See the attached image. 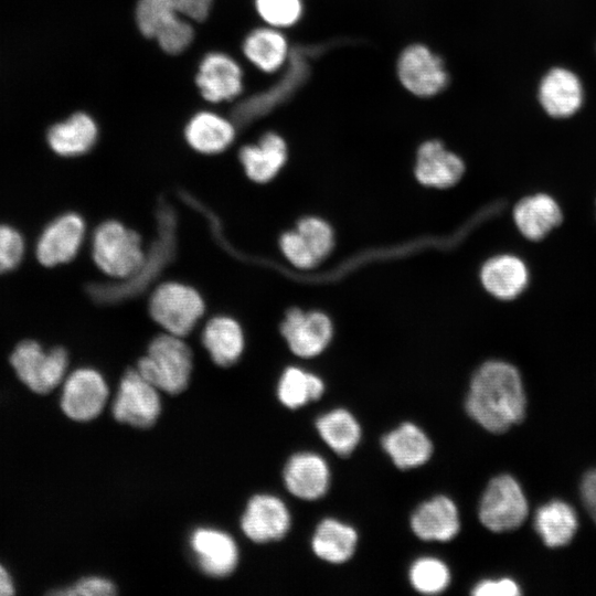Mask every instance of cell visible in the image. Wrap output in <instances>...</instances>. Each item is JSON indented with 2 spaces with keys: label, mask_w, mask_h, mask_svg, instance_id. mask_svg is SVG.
I'll return each instance as SVG.
<instances>
[{
  "label": "cell",
  "mask_w": 596,
  "mask_h": 596,
  "mask_svg": "<svg viewBox=\"0 0 596 596\" xmlns=\"http://www.w3.org/2000/svg\"><path fill=\"white\" fill-rule=\"evenodd\" d=\"M465 407L477 424L494 434L521 423L526 398L519 371L504 361L481 364L471 377Z\"/></svg>",
  "instance_id": "1"
},
{
  "label": "cell",
  "mask_w": 596,
  "mask_h": 596,
  "mask_svg": "<svg viewBox=\"0 0 596 596\" xmlns=\"http://www.w3.org/2000/svg\"><path fill=\"white\" fill-rule=\"evenodd\" d=\"M171 251L166 241L158 240L147 253L140 235L115 220L100 223L92 240L94 263L105 275L123 280L120 287L134 283L146 285L149 280L146 268L156 274Z\"/></svg>",
  "instance_id": "2"
},
{
  "label": "cell",
  "mask_w": 596,
  "mask_h": 596,
  "mask_svg": "<svg viewBox=\"0 0 596 596\" xmlns=\"http://www.w3.org/2000/svg\"><path fill=\"white\" fill-rule=\"evenodd\" d=\"M192 366V353L182 337L164 332L151 340L136 370L159 391L179 394L189 384Z\"/></svg>",
  "instance_id": "3"
},
{
  "label": "cell",
  "mask_w": 596,
  "mask_h": 596,
  "mask_svg": "<svg viewBox=\"0 0 596 596\" xmlns=\"http://www.w3.org/2000/svg\"><path fill=\"white\" fill-rule=\"evenodd\" d=\"M205 311L201 294L193 287L167 281L160 284L149 298V313L166 332L185 337Z\"/></svg>",
  "instance_id": "4"
},
{
  "label": "cell",
  "mask_w": 596,
  "mask_h": 596,
  "mask_svg": "<svg viewBox=\"0 0 596 596\" xmlns=\"http://www.w3.org/2000/svg\"><path fill=\"white\" fill-rule=\"evenodd\" d=\"M10 363L25 386L46 394L65 380L68 356L62 347L45 351L36 341L24 340L14 348Z\"/></svg>",
  "instance_id": "5"
},
{
  "label": "cell",
  "mask_w": 596,
  "mask_h": 596,
  "mask_svg": "<svg viewBox=\"0 0 596 596\" xmlns=\"http://www.w3.org/2000/svg\"><path fill=\"white\" fill-rule=\"evenodd\" d=\"M528 501L519 482L503 473L492 478L478 508L480 522L492 532L519 528L528 515Z\"/></svg>",
  "instance_id": "6"
},
{
  "label": "cell",
  "mask_w": 596,
  "mask_h": 596,
  "mask_svg": "<svg viewBox=\"0 0 596 596\" xmlns=\"http://www.w3.org/2000/svg\"><path fill=\"white\" fill-rule=\"evenodd\" d=\"M161 412L159 390L137 370H128L120 380L113 403L116 421L139 428H148Z\"/></svg>",
  "instance_id": "7"
},
{
  "label": "cell",
  "mask_w": 596,
  "mask_h": 596,
  "mask_svg": "<svg viewBox=\"0 0 596 596\" xmlns=\"http://www.w3.org/2000/svg\"><path fill=\"white\" fill-rule=\"evenodd\" d=\"M108 394V385L98 371L79 368L63 381L60 405L68 418L88 422L103 412Z\"/></svg>",
  "instance_id": "8"
},
{
  "label": "cell",
  "mask_w": 596,
  "mask_h": 596,
  "mask_svg": "<svg viewBox=\"0 0 596 596\" xmlns=\"http://www.w3.org/2000/svg\"><path fill=\"white\" fill-rule=\"evenodd\" d=\"M243 75L233 57L222 52H210L198 65L194 84L205 102H231L244 91Z\"/></svg>",
  "instance_id": "9"
},
{
  "label": "cell",
  "mask_w": 596,
  "mask_h": 596,
  "mask_svg": "<svg viewBox=\"0 0 596 596\" xmlns=\"http://www.w3.org/2000/svg\"><path fill=\"white\" fill-rule=\"evenodd\" d=\"M585 98L583 82L564 66L550 68L538 85V102L543 111L555 119H567L577 114Z\"/></svg>",
  "instance_id": "10"
},
{
  "label": "cell",
  "mask_w": 596,
  "mask_h": 596,
  "mask_svg": "<svg viewBox=\"0 0 596 596\" xmlns=\"http://www.w3.org/2000/svg\"><path fill=\"white\" fill-rule=\"evenodd\" d=\"M86 225L81 215L70 212L54 219L42 232L35 247L39 263L46 267L72 260L81 249Z\"/></svg>",
  "instance_id": "11"
},
{
  "label": "cell",
  "mask_w": 596,
  "mask_h": 596,
  "mask_svg": "<svg viewBox=\"0 0 596 596\" xmlns=\"http://www.w3.org/2000/svg\"><path fill=\"white\" fill-rule=\"evenodd\" d=\"M397 73L405 88L423 97L439 93L447 84L441 60L419 44L404 50L398 60Z\"/></svg>",
  "instance_id": "12"
},
{
  "label": "cell",
  "mask_w": 596,
  "mask_h": 596,
  "mask_svg": "<svg viewBox=\"0 0 596 596\" xmlns=\"http://www.w3.org/2000/svg\"><path fill=\"white\" fill-rule=\"evenodd\" d=\"M280 331L296 355L312 358L328 345L332 326L329 318L319 311L305 312L294 308L286 313Z\"/></svg>",
  "instance_id": "13"
},
{
  "label": "cell",
  "mask_w": 596,
  "mask_h": 596,
  "mask_svg": "<svg viewBox=\"0 0 596 596\" xmlns=\"http://www.w3.org/2000/svg\"><path fill=\"white\" fill-rule=\"evenodd\" d=\"M241 528L245 535L256 543L278 541L290 528V514L279 498L257 494L249 499Z\"/></svg>",
  "instance_id": "14"
},
{
  "label": "cell",
  "mask_w": 596,
  "mask_h": 596,
  "mask_svg": "<svg viewBox=\"0 0 596 596\" xmlns=\"http://www.w3.org/2000/svg\"><path fill=\"white\" fill-rule=\"evenodd\" d=\"M191 549L201 570L213 577L230 575L238 562L235 541L227 533L211 529H196L190 540Z\"/></svg>",
  "instance_id": "15"
},
{
  "label": "cell",
  "mask_w": 596,
  "mask_h": 596,
  "mask_svg": "<svg viewBox=\"0 0 596 596\" xmlns=\"http://www.w3.org/2000/svg\"><path fill=\"white\" fill-rule=\"evenodd\" d=\"M287 490L302 500H317L329 488L330 470L326 460L313 453L292 455L284 469Z\"/></svg>",
  "instance_id": "16"
},
{
  "label": "cell",
  "mask_w": 596,
  "mask_h": 596,
  "mask_svg": "<svg viewBox=\"0 0 596 596\" xmlns=\"http://www.w3.org/2000/svg\"><path fill=\"white\" fill-rule=\"evenodd\" d=\"M411 528L421 540L450 541L460 529L458 509L448 497H434L423 502L413 512Z\"/></svg>",
  "instance_id": "17"
},
{
  "label": "cell",
  "mask_w": 596,
  "mask_h": 596,
  "mask_svg": "<svg viewBox=\"0 0 596 596\" xmlns=\"http://www.w3.org/2000/svg\"><path fill=\"white\" fill-rule=\"evenodd\" d=\"M98 138L95 119L85 111H76L52 125L46 140L53 152L61 157H77L88 152Z\"/></svg>",
  "instance_id": "18"
},
{
  "label": "cell",
  "mask_w": 596,
  "mask_h": 596,
  "mask_svg": "<svg viewBox=\"0 0 596 596\" xmlns=\"http://www.w3.org/2000/svg\"><path fill=\"white\" fill-rule=\"evenodd\" d=\"M563 213L556 200L546 193L521 199L513 209L519 232L530 241H540L562 223Z\"/></svg>",
  "instance_id": "19"
},
{
  "label": "cell",
  "mask_w": 596,
  "mask_h": 596,
  "mask_svg": "<svg viewBox=\"0 0 596 596\" xmlns=\"http://www.w3.org/2000/svg\"><path fill=\"white\" fill-rule=\"evenodd\" d=\"M184 139L196 152L217 155L226 150L235 139V125L207 110L195 113L184 126Z\"/></svg>",
  "instance_id": "20"
},
{
  "label": "cell",
  "mask_w": 596,
  "mask_h": 596,
  "mask_svg": "<svg viewBox=\"0 0 596 596\" xmlns=\"http://www.w3.org/2000/svg\"><path fill=\"white\" fill-rule=\"evenodd\" d=\"M238 159L249 180L265 183L275 178L285 164L287 146L279 135L266 132L257 143L243 146Z\"/></svg>",
  "instance_id": "21"
},
{
  "label": "cell",
  "mask_w": 596,
  "mask_h": 596,
  "mask_svg": "<svg viewBox=\"0 0 596 596\" xmlns=\"http://www.w3.org/2000/svg\"><path fill=\"white\" fill-rule=\"evenodd\" d=\"M464 162L445 149L437 140L423 143L418 150L415 175L428 187L447 188L455 184L464 173Z\"/></svg>",
  "instance_id": "22"
},
{
  "label": "cell",
  "mask_w": 596,
  "mask_h": 596,
  "mask_svg": "<svg viewBox=\"0 0 596 596\" xmlns=\"http://www.w3.org/2000/svg\"><path fill=\"white\" fill-rule=\"evenodd\" d=\"M481 281L492 296L510 300L521 295L526 288L529 269L526 264L515 255H498L482 266Z\"/></svg>",
  "instance_id": "23"
},
{
  "label": "cell",
  "mask_w": 596,
  "mask_h": 596,
  "mask_svg": "<svg viewBox=\"0 0 596 596\" xmlns=\"http://www.w3.org/2000/svg\"><path fill=\"white\" fill-rule=\"evenodd\" d=\"M382 447L400 469L424 465L432 456L433 444L413 423H404L384 435Z\"/></svg>",
  "instance_id": "24"
},
{
  "label": "cell",
  "mask_w": 596,
  "mask_h": 596,
  "mask_svg": "<svg viewBox=\"0 0 596 596\" xmlns=\"http://www.w3.org/2000/svg\"><path fill=\"white\" fill-rule=\"evenodd\" d=\"M202 343L215 364L231 366L243 353L244 332L234 318L215 316L203 328Z\"/></svg>",
  "instance_id": "25"
},
{
  "label": "cell",
  "mask_w": 596,
  "mask_h": 596,
  "mask_svg": "<svg viewBox=\"0 0 596 596\" xmlns=\"http://www.w3.org/2000/svg\"><path fill=\"white\" fill-rule=\"evenodd\" d=\"M578 526L575 510L562 500L541 505L534 517V529L549 547L568 544Z\"/></svg>",
  "instance_id": "26"
},
{
  "label": "cell",
  "mask_w": 596,
  "mask_h": 596,
  "mask_svg": "<svg viewBox=\"0 0 596 596\" xmlns=\"http://www.w3.org/2000/svg\"><path fill=\"white\" fill-rule=\"evenodd\" d=\"M356 531L336 519L322 520L312 536L313 553L321 560L340 564L347 562L355 552Z\"/></svg>",
  "instance_id": "27"
},
{
  "label": "cell",
  "mask_w": 596,
  "mask_h": 596,
  "mask_svg": "<svg viewBox=\"0 0 596 596\" xmlns=\"http://www.w3.org/2000/svg\"><path fill=\"white\" fill-rule=\"evenodd\" d=\"M245 57L259 70L272 73L285 62L288 45L285 36L273 29L252 30L242 43Z\"/></svg>",
  "instance_id": "28"
},
{
  "label": "cell",
  "mask_w": 596,
  "mask_h": 596,
  "mask_svg": "<svg viewBox=\"0 0 596 596\" xmlns=\"http://www.w3.org/2000/svg\"><path fill=\"white\" fill-rule=\"evenodd\" d=\"M316 427L321 439L339 456H349L361 438L358 421L343 408L321 415L316 422Z\"/></svg>",
  "instance_id": "29"
},
{
  "label": "cell",
  "mask_w": 596,
  "mask_h": 596,
  "mask_svg": "<svg viewBox=\"0 0 596 596\" xmlns=\"http://www.w3.org/2000/svg\"><path fill=\"white\" fill-rule=\"evenodd\" d=\"M323 391L324 384L320 377L290 366L280 376L277 395L283 405L294 409L319 400Z\"/></svg>",
  "instance_id": "30"
},
{
  "label": "cell",
  "mask_w": 596,
  "mask_h": 596,
  "mask_svg": "<svg viewBox=\"0 0 596 596\" xmlns=\"http://www.w3.org/2000/svg\"><path fill=\"white\" fill-rule=\"evenodd\" d=\"M409 582L422 594H439L448 587L450 573L443 561L435 557H421L409 568Z\"/></svg>",
  "instance_id": "31"
},
{
  "label": "cell",
  "mask_w": 596,
  "mask_h": 596,
  "mask_svg": "<svg viewBox=\"0 0 596 596\" xmlns=\"http://www.w3.org/2000/svg\"><path fill=\"white\" fill-rule=\"evenodd\" d=\"M175 15L171 0H136L134 8L138 32L147 40H155L158 31Z\"/></svg>",
  "instance_id": "32"
},
{
  "label": "cell",
  "mask_w": 596,
  "mask_h": 596,
  "mask_svg": "<svg viewBox=\"0 0 596 596\" xmlns=\"http://www.w3.org/2000/svg\"><path fill=\"white\" fill-rule=\"evenodd\" d=\"M194 39L193 25L178 15L163 25L155 36L157 46L169 56L183 54L193 44Z\"/></svg>",
  "instance_id": "33"
},
{
  "label": "cell",
  "mask_w": 596,
  "mask_h": 596,
  "mask_svg": "<svg viewBox=\"0 0 596 596\" xmlns=\"http://www.w3.org/2000/svg\"><path fill=\"white\" fill-rule=\"evenodd\" d=\"M297 232L319 263L332 249L333 234L330 226L318 217H305L298 222Z\"/></svg>",
  "instance_id": "34"
},
{
  "label": "cell",
  "mask_w": 596,
  "mask_h": 596,
  "mask_svg": "<svg viewBox=\"0 0 596 596\" xmlns=\"http://www.w3.org/2000/svg\"><path fill=\"white\" fill-rule=\"evenodd\" d=\"M259 17L274 26H290L301 14L300 0H255Z\"/></svg>",
  "instance_id": "35"
},
{
  "label": "cell",
  "mask_w": 596,
  "mask_h": 596,
  "mask_svg": "<svg viewBox=\"0 0 596 596\" xmlns=\"http://www.w3.org/2000/svg\"><path fill=\"white\" fill-rule=\"evenodd\" d=\"M24 253V241L12 226L0 224V274L14 269Z\"/></svg>",
  "instance_id": "36"
},
{
  "label": "cell",
  "mask_w": 596,
  "mask_h": 596,
  "mask_svg": "<svg viewBox=\"0 0 596 596\" xmlns=\"http://www.w3.org/2000/svg\"><path fill=\"white\" fill-rule=\"evenodd\" d=\"M279 245L286 258L296 267L310 268L318 263L297 230L284 233Z\"/></svg>",
  "instance_id": "37"
},
{
  "label": "cell",
  "mask_w": 596,
  "mask_h": 596,
  "mask_svg": "<svg viewBox=\"0 0 596 596\" xmlns=\"http://www.w3.org/2000/svg\"><path fill=\"white\" fill-rule=\"evenodd\" d=\"M115 593V585L99 576L84 577L67 588L54 592L55 595L62 596H110Z\"/></svg>",
  "instance_id": "38"
},
{
  "label": "cell",
  "mask_w": 596,
  "mask_h": 596,
  "mask_svg": "<svg viewBox=\"0 0 596 596\" xmlns=\"http://www.w3.org/2000/svg\"><path fill=\"white\" fill-rule=\"evenodd\" d=\"M475 596H518L520 586L511 578L483 579L471 590Z\"/></svg>",
  "instance_id": "39"
},
{
  "label": "cell",
  "mask_w": 596,
  "mask_h": 596,
  "mask_svg": "<svg viewBox=\"0 0 596 596\" xmlns=\"http://www.w3.org/2000/svg\"><path fill=\"white\" fill-rule=\"evenodd\" d=\"M178 14H182L196 23H204L212 11L214 0H171Z\"/></svg>",
  "instance_id": "40"
},
{
  "label": "cell",
  "mask_w": 596,
  "mask_h": 596,
  "mask_svg": "<svg viewBox=\"0 0 596 596\" xmlns=\"http://www.w3.org/2000/svg\"><path fill=\"white\" fill-rule=\"evenodd\" d=\"M159 219H160V222H159V225H160V230L161 231H168L170 232L171 234H173V217L171 215V212L167 209L162 210L161 214L159 215ZM149 277V276H148ZM150 279V278H149ZM115 286V285H114ZM118 287V286H116ZM131 291H136V290H131V289H128V288H110V287H95L93 289V295L98 297L99 299H107V300H110V299H119V297H125L126 295H128L129 292Z\"/></svg>",
  "instance_id": "41"
},
{
  "label": "cell",
  "mask_w": 596,
  "mask_h": 596,
  "mask_svg": "<svg viewBox=\"0 0 596 596\" xmlns=\"http://www.w3.org/2000/svg\"><path fill=\"white\" fill-rule=\"evenodd\" d=\"M581 496L586 510L596 522V468L584 475L581 482Z\"/></svg>",
  "instance_id": "42"
},
{
  "label": "cell",
  "mask_w": 596,
  "mask_h": 596,
  "mask_svg": "<svg viewBox=\"0 0 596 596\" xmlns=\"http://www.w3.org/2000/svg\"><path fill=\"white\" fill-rule=\"evenodd\" d=\"M14 594V584L7 568L0 564V596Z\"/></svg>",
  "instance_id": "43"
},
{
  "label": "cell",
  "mask_w": 596,
  "mask_h": 596,
  "mask_svg": "<svg viewBox=\"0 0 596 596\" xmlns=\"http://www.w3.org/2000/svg\"><path fill=\"white\" fill-rule=\"evenodd\" d=\"M158 240H163V241H166V242L171 246V248H172V238H171L169 235L160 234V236H159ZM166 259H168V258H166ZM148 279H149V277H148ZM116 286H118V285H116ZM141 286H143V285L138 284V283H134V284H131V285H129V286H125V287H135V288H138V289H139V288H141ZM119 287H120V286H119Z\"/></svg>",
  "instance_id": "44"
},
{
  "label": "cell",
  "mask_w": 596,
  "mask_h": 596,
  "mask_svg": "<svg viewBox=\"0 0 596 596\" xmlns=\"http://www.w3.org/2000/svg\"><path fill=\"white\" fill-rule=\"evenodd\" d=\"M160 234H166V235H169L171 238H172V234L170 232H167V231H161ZM148 274V273H147ZM116 286V285H115ZM119 287V286H118ZM120 288H128V287H120ZM128 289H131V290H138V288H135V287H129Z\"/></svg>",
  "instance_id": "45"
}]
</instances>
